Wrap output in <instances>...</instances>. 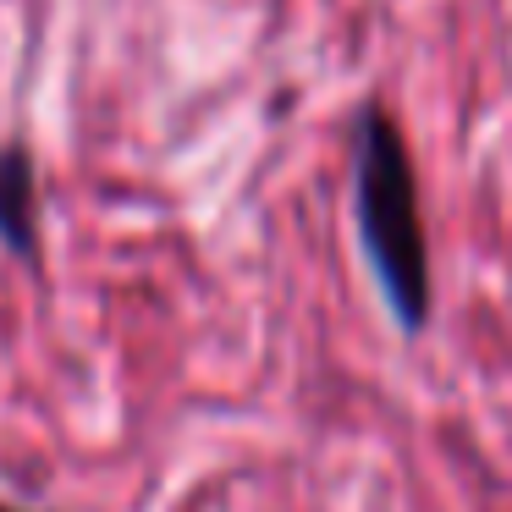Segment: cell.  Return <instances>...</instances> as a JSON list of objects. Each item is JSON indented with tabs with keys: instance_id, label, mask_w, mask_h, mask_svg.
<instances>
[{
	"instance_id": "obj_3",
	"label": "cell",
	"mask_w": 512,
	"mask_h": 512,
	"mask_svg": "<svg viewBox=\"0 0 512 512\" xmlns=\"http://www.w3.org/2000/svg\"><path fill=\"white\" fill-rule=\"evenodd\" d=\"M0 512H17V507H0Z\"/></svg>"
},
{
	"instance_id": "obj_2",
	"label": "cell",
	"mask_w": 512,
	"mask_h": 512,
	"mask_svg": "<svg viewBox=\"0 0 512 512\" xmlns=\"http://www.w3.org/2000/svg\"><path fill=\"white\" fill-rule=\"evenodd\" d=\"M0 243L23 259H34V243H39V188H34V160H28L23 144L0 149Z\"/></svg>"
},
{
	"instance_id": "obj_1",
	"label": "cell",
	"mask_w": 512,
	"mask_h": 512,
	"mask_svg": "<svg viewBox=\"0 0 512 512\" xmlns=\"http://www.w3.org/2000/svg\"><path fill=\"white\" fill-rule=\"evenodd\" d=\"M353 188H358V243L380 281V298L391 303L402 331H419L430 314V248L419 221V188L402 133L386 111L358 116L353 149Z\"/></svg>"
}]
</instances>
